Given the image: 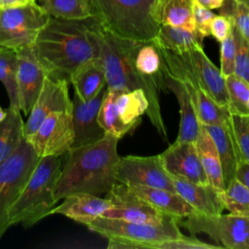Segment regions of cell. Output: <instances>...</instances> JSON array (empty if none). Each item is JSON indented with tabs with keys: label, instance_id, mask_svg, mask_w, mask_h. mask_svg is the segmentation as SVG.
Segmentation results:
<instances>
[{
	"label": "cell",
	"instance_id": "39",
	"mask_svg": "<svg viewBox=\"0 0 249 249\" xmlns=\"http://www.w3.org/2000/svg\"><path fill=\"white\" fill-rule=\"evenodd\" d=\"M234 60H235V41L232 30L221 42L220 48V71L226 78L234 73Z\"/></svg>",
	"mask_w": 249,
	"mask_h": 249
},
{
	"label": "cell",
	"instance_id": "35",
	"mask_svg": "<svg viewBox=\"0 0 249 249\" xmlns=\"http://www.w3.org/2000/svg\"><path fill=\"white\" fill-rule=\"evenodd\" d=\"M231 114L249 115V84L231 74L225 78Z\"/></svg>",
	"mask_w": 249,
	"mask_h": 249
},
{
	"label": "cell",
	"instance_id": "46",
	"mask_svg": "<svg viewBox=\"0 0 249 249\" xmlns=\"http://www.w3.org/2000/svg\"><path fill=\"white\" fill-rule=\"evenodd\" d=\"M6 117V111H4L1 107H0V123L5 119Z\"/></svg>",
	"mask_w": 249,
	"mask_h": 249
},
{
	"label": "cell",
	"instance_id": "32",
	"mask_svg": "<svg viewBox=\"0 0 249 249\" xmlns=\"http://www.w3.org/2000/svg\"><path fill=\"white\" fill-rule=\"evenodd\" d=\"M134 63L141 74L156 79L160 89L165 90L160 56L153 42L140 43L135 53Z\"/></svg>",
	"mask_w": 249,
	"mask_h": 249
},
{
	"label": "cell",
	"instance_id": "41",
	"mask_svg": "<svg viewBox=\"0 0 249 249\" xmlns=\"http://www.w3.org/2000/svg\"><path fill=\"white\" fill-rule=\"evenodd\" d=\"M193 16L196 25V30L198 31L203 37L210 35V23L216 16L209 9L194 2L193 3Z\"/></svg>",
	"mask_w": 249,
	"mask_h": 249
},
{
	"label": "cell",
	"instance_id": "44",
	"mask_svg": "<svg viewBox=\"0 0 249 249\" xmlns=\"http://www.w3.org/2000/svg\"><path fill=\"white\" fill-rule=\"evenodd\" d=\"M36 2L35 0H0V10L24 6Z\"/></svg>",
	"mask_w": 249,
	"mask_h": 249
},
{
	"label": "cell",
	"instance_id": "18",
	"mask_svg": "<svg viewBox=\"0 0 249 249\" xmlns=\"http://www.w3.org/2000/svg\"><path fill=\"white\" fill-rule=\"evenodd\" d=\"M176 193L196 212L218 215L225 210L218 189L210 184H196L169 174Z\"/></svg>",
	"mask_w": 249,
	"mask_h": 249
},
{
	"label": "cell",
	"instance_id": "36",
	"mask_svg": "<svg viewBox=\"0 0 249 249\" xmlns=\"http://www.w3.org/2000/svg\"><path fill=\"white\" fill-rule=\"evenodd\" d=\"M221 15L229 18L239 33L249 42V7L234 0H225Z\"/></svg>",
	"mask_w": 249,
	"mask_h": 249
},
{
	"label": "cell",
	"instance_id": "26",
	"mask_svg": "<svg viewBox=\"0 0 249 249\" xmlns=\"http://www.w3.org/2000/svg\"><path fill=\"white\" fill-rule=\"evenodd\" d=\"M195 144L209 184L222 191L224 189V178L218 151L212 137L202 124Z\"/></svg>",
	"mask_w": 249,
	"mask_h": 249
},
{
	"label": "cell",
	"instance_id": "23",
	"mask_svg": "<svg viewBox=\"0 0 249 249\" xmlns=\"http://www.w3.org/2000/svg\"><path fill=\"white\" fill-rule=\"evenodd\" d=\"M69 83L72 84L75 93L83 101L93 98L107 86L105 72L98 57L77 67L70 75Z\"/></svg>",
	"mask_w": 249,
	"mask_h": 249
},
{
	"label": "cell",
	"instance_id": "9",
	"mask_svg": "<svg viewBox=\"0 0 249 249\" xmlns=\"http://www.w3.org/2000/svg\"><path fill=\"white\" fill-rule=\"evenodd\" d=\"M179 226L192 234L205 233L222 247L249 249V216L236 214L206 215L195 211L178 220Z\"/></svg>",
	"mask_w": 249,
	"mask_h": 249
},
{
	"label": "cell",
	"instance_id": "30",
	"mask_svg": "<svg viewBox=\"0 0 249 249\" xmlns=\"http://www.w3.org/2000/svg\"><path fill=\"white\" fill-rule=\"evenodd\" d=\"M119 91L120 90L110 89L107 88L105 96L98 112L97 120L101 127L104 129L105 133L111 134L121 139L124 135L132 131L134 128L124 124L118 114L116 106V96Z\"/></svg>",
	"mask_w": 249,
	"mask_h": 249
},
{
	"label": "cell",
	"instance_id": "19",
	"mask_svg": "<svg viewBox=\"0 0 249 249\" xmlns=\"http://www.w3.org/2000/svg\"><path fill=\"white\" fill-rule=\"evenodd\" d=\"M63 201L53 207L51 214H61L75 222L87 225L112 206L109 198L87 193H74L62 198Z\"/></svg>",
	"mask_w": 249,
	"mask_h": 249
},
{
	"label": "cell",
	"instance_id": "16",
	"mask_svg": "<svg viewBox=\"0 0 249 249\" xmlns=\"http://www.w3.org/2000/svg\"><path fill=\"white\" fill-rule=\"evenodd\" d=\"M160 157L168 174L196 184H209L195 142L174 141Z\"/></svg>",
	"mask_w": 249,
	"mask_h": 249
},
{
	"label": "cell",
	"instance_id": "40",
	"mask_svg": "<svg viewBox=\"0 0 249 249\" xmlns=\"http://www.w3.org/2000/svg\"><path fill=\"white\" fill-rule=\"evenodd\" d=\"M222 246L201 241L194 236L182 235L181 237L163 241L156 249H220Z\"/></svg>",
	"mask_w": 249,
	"mask_h": 249
},
{
	"label": "cell",
	"instance_id": "15",
	"mask_svg": "<svg viewBox=\"0 0 249 249\" xmlns=\"http://www.w3.org/2000/svg\"><path fill=\"white\" fill-rule=\"evenodd\" d=\"M106 90L107 86L89 101H83L74 93L72 99V120L75 137L72 148L96 142L105 136L106 133L99 124L97 117Z\"/></svg>",
	"mask_w": 249,
	"mask_h": 249
},
{
	"label": "cell",
	"instance_id": "27",
	"mask_svg": "<svg viewBox=\"0 0 249 249\" xmlns=\"http://www.w3.org/2000/svg\"><path fill=\"white\" fill-rule=\"evenodd\" d=\"M203 37L196 30H187L170 25H160L153 43L163 49L182 53L196 48H203Z\"/></svg>",
	"mask_w": 249,
	"mask_h": 249
},
{
	"label": "cell",
	"instance_id": "34",
	"mask_svg": "<svg viewBox=\"0 0 249 249\" xmlns=\"http://www.w3.org/2000/svg\"><path fill=\"white\" fill-rule=\"evenodd\" d=\"M225 209L230 213L249 216V189L238 179L233 178L221 192Z\"/></svg>",
	"mask_w": 249,
	"mask_h": 249
},
{
	"label": "cell",
	"instance_id": "3",
	"mask_svg": "<svg viewBox=\"0 0 249 249\" xmlns=\"http://www.w3.org/2000/svg\"><path fill=\"white\" fill-rule=\"evenodd\" d=\"M119 140L106 133L96 142L72 148L67 153L54 187L55 201L74 193L95 196L108 194L117 183Z\"/></svg>",
	"mask_w": 249,
	"mask_h": 249
},
{
	"label": "cell",
	"instance_id": "14",
	"mask_svg": "<svg viewBox=\"0 0 249 249\" xmlns=\"http://www.w3.org/2000/svg\"><path fill=\"white\" fill-rule=\"evenodd\" d=\"M68 86L67 80H57L46 76L27 121L24 123V138L31 135L50 114L56 111H72Z\"/></svg>",
	"mask_w": 249,
	"mask_h": 249
},
{
	"label": "cell",
	"instance_id": "4",
	"mask_svg": "<svg viewBox=\"0 0 249 249\" xmlns=\"http://www.w3.org/2000/svg\"><path fill=\"white\" fill-rule=\"evenodd\" d=\"M91 16L112 33L137 42H153L160 24L155 20L156 0H88Z\"/></svg>",
	"mask_w": 249,
	"mask_h": 249
},
{
	"label": "cell",
	"instance_id": "17",
	"mask_svg": "<svg viewBox=\"0 0 249 249\" xmlns=\"http://www.w3.org/2000/svg\"><path fill=\"white\" fill-rule=\"evenodd\" d=\"M17 53V84L19 108L24 115H28L47 75L36 56L33 47L22 48Z\"/></svg>",
	"mask_w": 249,
	"mask_h": 249
},
{
	"label": "cell",
	"instance_id": "31",
	"mask_svg": "<svg viewBox=\"0 0 249 249\" xmlns=\"http://www.w3.org/2000/svg\"><path fill=\"white\" fill-rule=\"evenodd\" d=\"M41 8L50 17L61 19H86L91 18L88 0H40Z\"/></svg>",
	"mask_w": 249,
	"mask_h": 249
},
{
	"label": "cell",
	"instance_id": "33",
	"mask_svg": "<svg viewBox=\"0 0 249 249\" xmlns=\"http://www.w3.org/2000/svg\"><path fill=\"white\" fill-rule=\"evenodd\" d=\"M18 53L15 50L0 47V82L6 89L10 106L19 108L18 84ZM20 109V108H19Z\"/></svg>",
	"mask_w": 249,
	"mask_h": 249
},
{
	"label": "cell",
	"instance_id": "5",
	"mask_svg": "<svg viewBox=\"0 0 249 249\" xmlns=\"http://www.w3.org/2000/svg\"><path fill=\"white\" fill-rule=\"evenodd\" d=\"M60 157H41L20 195L8 212L10 226L30 228L51 215L56 203L54 187L61 170Z\"/></svg>",
	"mask_w": 249,
	"mask_h": 249
},
{
	"label": "cell",
	"instance_id": "13",
	"mask_svg": "<svg viewBox=\"0 0 249 249\" xmlns=\"http://www.w3.org/2000/svg\"><path fill=\"white\" fill-rule=\"evenodd\" d=\"M106 197L110 199L112 206L102 214L103 217L149 224H160L172 217L134 196L125 185L118 182L106 194Z\"/></svg>",
	"mask_w": 249,
	"mask_h": 249
},
{
	"label": "cell",
	"instance_id": "1",
	"mask_svg": "<svg viewBox=\"0 0 249 249\" xmlns=\"http://www.w3.org/2000/svg\"><path fill=\"white\" fill-rule=\"evenodd\" d=\"M94 23L92 17L80 20L50 18L33 46L48 77L69 82L77 67L98 57Z\"/></svg>",
	"mask_w": 249,
	"mask_h": 249
},
{
	"label": "cell",
	"instance_id": "22",
	"mask_svg": "<svg viewBox=\"0 0 249 249\" xmlns=\"http://www.w3.org/2000/svg\"><path fill=\"white\" fill-rule=\"evenodd\" d=\"M125 186L134 196L148 202L164 214L177 218L178 220L183 219L196 211L177 193L153 187Z\"/></svg>",
	"mask_w": 249,
	"mask_h": 249
},
{
	"label": "cell",
	"instance_id": "43",
	"mask_svg": "<svg viewBox=\"0 0 249 249\" xmlns=\"http://www.w3.org/2000/svg\"><path fill=\"white\" fill-rule=\"evenodd\" d=\"M235 178L238 179L249 189V162H247L246 160H242L239 163L235 173Z\"/></svg>",
	"mask_w": 249,
	"mask_h": 249
},
{
	"label": "cell",
	"instance_id": "12",
	"mask_svg": "<svg viewBox=\"0 0 249 249\" xmlns=\"http://www.w3.org/2000/svg\"><path fill=\"white\" fill-rule=\"evenodd\" d=\"M118 183L128 186H144L174 192L175 188L164 169L160 155L120 157L116 169Z\"/></svg>",
	"mask_w": 249,
	"mask_h": 249
},
{
	"label": "cell",
	"instance_id": "10",
	"mask_svg": "<svg viewBox=\"0 0 249 249\" xmlns=\"http://www.w3.org/2000/svg\"><path fill=\"white\" fill-rule=\"evenodd\" d=\"M50 18L37 2L0 10V47L15 51L33 47Z\"/></svg>",
	"mask_w": 249,
	"mask_h": 249
},
{
	"label": "cell",
	"instance_id": "38",
	"mask_svg": "<svg viewBox=\"0 0 249 249\" xmlns=\"http://www.w3.org/2000/svg\"><path fill=\"white\" fill-rule=\"evenodd\" d=\"M231 125L243 159L249 162V115H230Z\"/></svg>",
	"mask_w": 249,
	"mask_h": 249
},
{
	"label": "cell",
	"instance_id": "20",
	"mask_svg": "<svg viewBox=\"0 0 249 249\" xmlns=\"http://www.w3.org/2000/svg\"><path fill=\"white\" fill-rule=\"evenodd\" d=\"M203 126L216 145L221 161L225 188L233 178H235L239 163L245 160L239 151L230 120L223 124H209Z\"/></svg>",
	"mask_w": 249,
	"mask_h": 249
},
{
	"label": "cell",
	"instance_id": "25",
	"mask_svg": "<svg viewBox=\"0 0 249 249\" xmlns=\"http://www.w3.org/2000/svg\"><path fill=\"white\" fill-rule=\"evenodd\" d=\"M181 82L185 85L191 96L200 124H223L230 120L231 113L228 107L222 106L215 102L200 87L189 81Z\"/></svg>",
	"mask_w": 249,
	"mask_h": 249
},
{
	"label": "cell",
	"instance_id": "42",
	"mask_svg": "<svg viewBox=\"0 0 249 249\" xmlns=\"http://www.w3.org/2000/svg\"><path fill=\"white\" fill-rule=\"evenodd\" d=\"M231 20L229 18L216 15L210 23V35L221 43L231 32Z\"/></svg>",
	"mask_w": 249,
	"mask_h": 249
},
{
	"label": "cell",
	"instance_id": "28",
	"mask_svg": "<svg viewBox=\"0 0 249 249\" xmlns=\"http://www.w3.org/2000/svg\"><path fill=\"white\" fill-rule=\"evenodd\" d=\"M23 125L20 109L9 105L5 119L0 123V164L12 156L22 142Z\"/></svg>",
	"mask_w": 249,
	"mask_h": 249
},
{
	"label": "cell",
	"instance_id": "11",
	"mask_svg": "<svg viewBox=\"0 0 249 249\" xmlns=\"http://www.w3.org/2000/svg\"><path fill=\"white\" fill-rule=\"evenodd\" d=\"M74 137L72 111H56L50 114L25 139L41 158L67 154L72 148Z\"/></svg>",
	"mask_w": 249,
	"mask_h": 249
},
{
	"label": "cell",
	"instance_id": "8",
	"mask_svg": "<svg viewBox=\"0 0 249 249\" xmlns=\"http://www.w3.org/2000/svg\"><path fill=\"white\" fill-rule=\"evenodd\" d=\"M39 159L31 144L23 138L16 152L0 164V239L10 227L8 212L23 190Z\"/></svg>",
	"mask_w": 249,
	"mask_h": 249
},
{
	"label": "cell",
	"instance_id": "7",
	"mask_svg": "<svg viewBox=\"0 0 249 249\" xmlns=\"http://www.w3.org/2000/svg\"><path fill=\"white\" fill-rule=\"evenodd\" d=\"M156 47L160 56L162 72L200 87L215 102L225 107L229 106L225 77L205 54L203 48L175 53Z\"/></svg>",
	"mask_w": 249,
	"mask_h": 249
},
{
	"label": "cell",
	"instance_id": "47",
	"mask_svg": "<svg viewBox=\"0 0 249 249\" xmlns=\"http://www.w3.org/2000/svg\"><path fill=\"white\" fill-rule=\"evenodd\" d=\"M234 1H237V2L243 3V4H245L246 6H248V7H249V0H234Z\"/></svg>",
	"mask_w": 249,
	"mask_h": 249
},
{
	"label": "cell",
	"instance_id": "24",
	"mask_svg": "<svg viewBox=\"0 0 249 249\" xmlns=\"http://www.w3.org/2000/svg\"><path fill=\"white\" fill-rule=\"evenodd\" d=\"M194 0H156L153 16L160 25L196 30L193 16Z\"/></svg>",
	"mask_w": 249,
	"mask_h": 249
},
{
	"label": "cell",
	"instance_id": "2",
	"mask_svg": "<svg viewBox=\"0 0 249 249\" xmlns=\"http://www.w3.org/2000/svg\"><path fill=\"white\" fill-rule=\"evenodd\" d=\"M94 27L98 40V59L105 72L107 88L123 91L142 89L149 102L146 114L160 135L166 140L167 131L159 98L160 87L156 79L141 74L134 63L141 42L122 38L103 27L97 20Z\"/></svg>",
	"mask_w": 249,
	"mask_h": 249
},
{
	"label": "cell",
	"instance_id": "45",
	"mask_svg": "<svg viewBox=\"0 0 249 249\" xmlns=\"http://www.w3.org/2000/svg\"><path fill=\"white\" fill-rule=\"evenodd\" d=\"M194 2L209 9V10H213V9H219L222 7V5L224 4L225 0H194Z\"/></svg>",
	"mask_w": 249,
	"mask_h": 249
},
{
	"label": "cell",
	"instance_id": "37",
	"mask_svg": "<svg viewBox=\"0 0 249 249\" xmlns=\"http://www.w3.org/2000/svg\"><path fill=\"white\" fill-rule=\"evenodd\" d=\"M231 30L235 41L233 74L249 84V42L239 33L233 24L231 25Z\"/></svg>",
	"mask_w": 249,
	"mask_h": 249
},
{
	"label": "cell",
	"instance_id": "21",
	"mask_svg": "<svg viewBox=\"0 0 249 249\" xmlns=\"http://www.w3.org/2000/svg\"><path fill=\"white\" fill-rule=\"evenodd\" d=\"M165 89L170 90L175 95L180 114V125L178 136L175 141L195 142L200 131L201 124L197 119L194 104L185 85L178 79L163 72Z\"/></svg>",
	"mask_w": 249,
	"mask_h": 249
},
{
	"label": "cell",
	"instance_id": "6",
	"mask_svg": "<svg viewBox=\"0 0 249 249\" xmlns=\"http://www.w3.org/2000/svg\"><path fill=\"white\" fill-rule=\"evenodd\" d=\"M86 226L106 237L109 249H156L163 241L184 235L174 217L160 224H149L99 216Z\"/></svg>",
	"mask_w": 249,
	"mask_h": 249
},
{
	"label": "cell",
	"instance_id": "29",
	"mask_svg": "<svg viewBox=\"0 0 249 249\" xmlns=\"http://www.w3.org/2000/svg\"><path fill=\"white\" fill-rule=\"evenodd\" d=\"M116 106L122 122L135 128L140 123L141 116L149 109L145 92L138 89L130 91L120 90L116 96Z\"/></svg>",
	"mask_w": 249,
	"mask_h": 249
}]
</instances>
